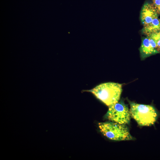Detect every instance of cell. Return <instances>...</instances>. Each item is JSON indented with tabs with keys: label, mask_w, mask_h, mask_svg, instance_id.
Returning <instances> with one entry per match:
<instances>
[{
	"label": "cell",
	"mask_w": 160,
	"mask_h": 160,
	"mask_svg": "<svg viewBox=\"0 0 160 160\" xmlns=\"http://www.w3.org/2000/svg\"><path fill=\"white\" fill-rule=\"evenodd\" d=\"M125 125L114 122L98 123L100 131L104 136L110 139L117 141L132 139L128 128Z\"/></svg>",
	"instance_id": "3"
},
{
	"label": "cell",
	"mask_w": 160,
	"mask_h": 160,
	"mask_svg": "<svg viewBox=\"0 0 160 160\" xmlns=\"http://www.w3.org/2000/svg\"><path fill=\"white\" fill-rule=\"evenodd\" d=\"M131 116L140 126H149L156 121L157 114L151 105L129 102Z\"/></svg>",
	"instance_id": "2"
},
{
	"label": "cell",
	"mask_w": 160,
	"mask_h": 160,
	"mask_svg": "<svg viewBox=\"0 0 160 160\" xmlns=\"http://www.w3.org/2000/svg\"><path fill=\"white\" fill-rule=\"evenodd\" d=\"M141 59H144L155 54L159 53L152 47L148 36L143 37L142 39L141 44L140 48Z\"/></svg>",
	"instance_id": "6"
},
{
	"label": "cell",
	"mask_w": 160,
	"mask_h": 160,
	"mask_svg": "<svg viewBox=\"0 0 160 160\" xmlns=\"http://www.w3.org/2000/svg\"><path fill=\"white\" fill-rule=\"evenodd\" d=\"M149 36L155 42L156 44V50L160 53V32L151 34Z\"/></svg>",
	"instance_id": "8"
},
{
	"label": "cell",
	"mask_w": 160,
	"mask_h": 160,
	"mask_svg": "<svg viewBox=\"0 0 160 160\" xmlns=\"http://www.w3.org/2000/svg\"><path fill=\"white\" fill-rule=\"evenodd\" d=\"M85 91L92 93L108 107L118 102L122 92V84L113 82L101 84Z\"/></svg>",
	"instance_id": "1"
},
{
	"label": "cell",
	"mask_w": 160,
	"mask_h": 160,
	"mask_svg": "<svg viewBox=\"0 0 160 160\" xmlns=\"http://www.w3.org/2000/svg\"><path fill=\"white\" fill-rule=\"evenodd\" d=\"M160 32V19L158 17L153 19L149 23L143 26V33L146 36Z\"/></svg>",
	"instance_id": "7"
},
{
	"label": "cell",
	"mask_w": 160,
	"mask_h": 160,
	"mask_svg": "<svg viewBox=\"0 0 160 160\" xmlns=\"http://www.w3.org/2000/svg\"><path fill=\"white\" fill-rule=\"evenodd\" d=\"M155 6L152 2H146L142 8L140 19L143 26L147 25L159 15Z\"/></svg>",
	"instance_id": "5"
},
{
	"label": "cell",
	"mask_w": 160,
	"mask_h": 160,
	"mask_svg": "<svg viewBox=\"0 0 160 160\" xmlns=\"http://www.w3.org/2000/svg\"><path fill=\"white\" fill-rule=\"evenodd\" d=\"M159 14L160 15V0H151Z\"/></svg>",
	"instance_id": "9"
},
{
	"label": "cell",
	"mask_w": 160,
	"mask_h": 160,
	"mask_svg": "<svg viewBox=\"0 0 160 160\" xmlns=\"http://www.w3.org/2000/svg\"><path fill=\"white\" fill-rule=\"evenodd\" d=\"M131 116L128 106L121 100L109 107L106 115L109 120L123 125L129 123Z\"/></svg>",
	"instance_id": "4"
}]
</instances>
